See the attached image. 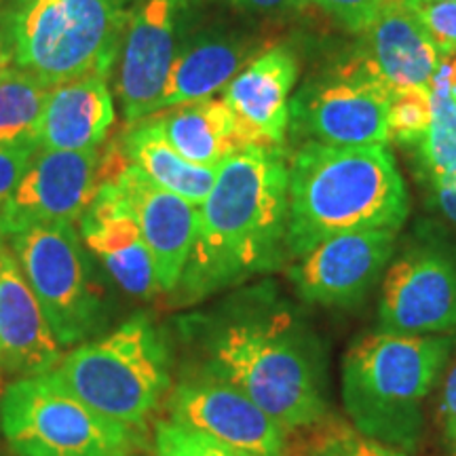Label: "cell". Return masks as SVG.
I'll list each match as a JSON object with an SVG mask.
<instances>
[{
	"instance_id": "1",
	"label": "cell",
	"mask_w": 456,
	"mask_h": 456,
	"mask_svg": "<svg viewBox=\"0 0 456 456\" xmlns=\"http://www.w3.org/2000/svg\"><path fill=\"white\" fill-rule=\"evenodd\" d=\"M289 167L283 148L243 146L224 159L199 208L178 292L186 305L275 271L288 256Z\"/></svg>"
},
{
	"instance_id": "2",
	"label": "cell",
	"mask_w": 456,
	"mask_h": 456,
	"mask_svg": "<svg viewBox=\"0 0 456 456\" xmlns=\"http://www.w3.org/2000/svg\"><path fill=\"white\" fill-rule=\"evenodd\" d=\"M201 370L226 380L283 429L302 431L328 416L322 342L288 306L266 302L209 330Z\"/></svg>"
},
{
	"instance_id": "3",
	"label": "cell",
	"mask_w": 456,
	"mask_h": 456,
	"mask_svg": "<svg viewBox=\"0 0 456 456\" xmlns=\"http://www.w3.org/2000/svg\"><path fill=\"white\" fill-rule=\"evenodd\" d=\"M408 214L406 182L387 146L305 142L292 159L288 222L292 258L342 232H399Z\"/></svg>"
},
{
	"instance_id": "4",
	"label": "cell",
	"mask_w": 456,
	"mask_h": 456,
	"mask_svg": "<svg viewBox=\"0 0 456 456\" xmlns=\"http://www.w3.org/2000/svg\"><path fill=\"white\" fill-rule=\"evenodd\" d=\"M454 340L440 334L363 336L342 362V403L362 436L412 452L425 429L423 402L446 368Z\"/></svg>"
},
{
	"instance_id": "5",
	"label": "cell",
	"mask_w": 456,
	"mask_h": 456,
	"mask_svg": "<svg viewBox=\"0 0 456 456\" xmlns=\"http://www.w3.org/2000/svg\"><path fill=\"white\" fill-rule=\"evenodd\" d=\"M131 15L127 0H17L3 43L11 61L55 87L110 74Z\"/></svg>"
},
{
	"instance_id": "6",
	"label": "cell",
	"mask_w": 456,
	"mask_h": 456,
	"mask_svg": "<svg viewBox=\"0 0 456 456\" xmlns=\"http://www.w3.org/2000/svg\"><path fill=\"white\" fill-rule=\"evenodd\" d=\"M167 340L146 315L127 319L104 338L85 342L51 370L100 414L144 429L171 385Z\"/></svg>"
},
{
	"instance_id": "7",
	"label": "cell",
	"mask_w": 456,
	"mask_h": 456,
	"mask_svg": "<svg viewBox=\"0 0 456 456\" xmlns=\"http://www.w3.org/2000/svg\"><path fill=\"white\" fill-rule=\"evenodd\" d=\"M0 431L15 456H134L144 448L142 429L100 414L51 370L4 391Z\"/></svg>"
},
{
	"instance_id": "8",
	"label": "cell",
	"mask_w": 456,
	"mask_h": 456,
	"mask_svg": "<svg viewBox=\"0 0 456 456\" xmlns=\"http://www.w3.org/2000/svg\"><path fill=\"white\" fill-rule=\"evenodd\" d=\"M393 89L363 51L317 70L289 102L296 138L328 146H387Z\"/></svg>"
},
{
	"instance_id": "9",
	"label": "cell",
	"mask_w": 456,
	"mask_h": 456,
	"mask_svg": "<svg viewBox=\"0 0 456 456\" xmlns=\"http://www.w3.org/2000/svg\"><path fill=\"white\" fill-rule=\"evenodd\" d=\"M9 239L60 346H72L94 334L100 298L89 283L74 224L32 226Z\"/></svg>"
},
{
	"instance_id": "10",
	"label": "cell",
	"mask_w": 456,
	"mask_h": 456,
	"mask_svg": "<svg viewBox=\"0 0 456 456\" xmlns=\"http://www.w3.org/2000/svg\"><path fill=\"white\" fill-rule=\"evenodd\" d=\"M379 330L393 334H444L456 328V252L437 241L408 248L387 269Z\"/></svg>"
},
{
	"instance_id": "11",
	"label": "cell",
	"mask_w": 456,
	"mask_h": 456,
	"mask_svg": "<svg viewBox=\"0 0 456 456\" xmlns=\"http://www.w3.org/2000/svg\"><path fill=\"white\" fill-rule=\"evenodd\" d=\"M102 146L91 151L38 148L20 186L0 212V237L32 226L74 224L100 188Z\"/></svg>"
},
{
	"instance_id": "12",
	"label": "cell",
	"mask_w": 456,
	"mask_h": 456,
	"mask_svg": "<svg viewBox=\"0 0 456 456\" xmlns=\"http://www.w3.org/2000/svg\"><path fill=\"white\" fill-rule=\"evenodd\" d=\"M169 420L254 456H285L289 431L254 399L218 376L199 370L182 379L167 399Z\"/></svg>"
},
{
	"instance_id": "13",
	"label": "cell",
	"mask_w": 456,
	"mask_h": 456,
	"mask_svg": "<svg viewBox=\"0 0 456 456\" xmlns=\"http://www.w3.org/2000/svg\"><path fill=\"white\" fill-rule=\"evenodd\" d=\"M188 0H144L131 15L118 57L117 94L131 127L157 112L180 51Z\"/></svg>"
},
{
	"instance_id": "14",
	"label": "cell",
	"mask_w": 456,
	"mask_h": 456,
	"mask_svg": "<svg viewBox=\"0 0 456 456\" xmlns=\"http://www.w3.org/2000/svg\"><path fill=\"white\" fill-rule=\"evenodd\" d=\"M397 231H353L330 237L288 269L296 294L323 306L357 305L395 254Z\"/></svg>"
},
{
	"instance_id": "15",
	"label": "cell",
	"mask_w": 456,
	"mask_h": 456,
	"mask_svg": "<svg viewBox=\"0 0 456 456\" xmlns=\"http://www.w3.org/2000/svg\"><path fill=\"white\" fill-rule=\"evenodd\" d=\"M300 77V57L275 45L254 57L226 85L224 102L243 146L283 148L289 127V94Z\"/></svg>"
},
{
	"instance_id": "16",
	"label": "cell",
	"mask_w": 456,
	"mask_h": 456,
	"mask_svg": "<svg viewBox=\"0 0 456 456\" xmlns=\"http://www.w3.org/2000/svg\"><path fill=\"white\" fill-rule=\"evenodd\" d=\"M112 184L138 220L142 235L155 260L159 289L174 292L195 243L199 208L157 186L140 167L127 163Z\"/></svg>"
},
{
	"instance_id": "17",
	"label": "cell",
	"mask_w": 456,
	"mask_h": 456,
	"mask_svg": "<svg viewBox=\"0 0 456 456\" xmlns=\"http://www.w3.org/2000/svg\"><path fill=\"white\" fill-rule=\"evenodd\" d=\"M61 359L41 302L21 271L11 245L0 237V370L34 376Z\"/></svg>"
},
{
	"instance_id": "18",
	"label": "cell",
	"mask_w": 456,
	"mask_h": 456,
	"mask_svg": "<svg viewBox=\"0 0 456 456\" xmlns=\"http://www.w3.org/2000/svg\"><path fill=\"white\" fill-rule=\"evenodd\" d=\"M81 232L87 248L100 256L108 273L125 292L144 298L157 292L155 260L138 220L112 182L98 188L87 212L83 214Z\"/></svg>"
},
{
	"instance_id": "19",
	"label": "cell",
	"mask_w": 456,
	"mask_h": 456,
	"mask_svg": "<svg viewBox=\"0 0 456 456\" xmlns=\"http://www.w3.org/2000/svg\"><path fill=\"white\" fill-rule=\"evenodd\" d=\"M262 41L237 30H208L182 45L171 66L157 112L167 108L214 98L216 91L243 70L254 57L262 53Z\"/></svg>"
},
{
	"instance_id": "20",
	"label": "cell",
	"mask_w": 456,
	"mask_h": 456,
	"mask_svg": "<svg viewBox=\"0 0 456 456\" xmlns=\"http://www.w3.org/2000/svg\"><path fill=\"white\" fill-rule=\"evenodd\" d=\"M114 118L108 74H85L51 87L32 135L43 151H91L104 144Z\"/></svg>"
},
{
	"instance_id": "21",
	"label": "cell",
	"mask_w": 456,
	"mask_h": 456,
	"mask_svg": "<svg viewBox=\"0 0 456 456\" xmlns=\"http://www.w3.org/2000/svg\"><path fill=\"white\" fill-rule=\"evenodd\" d=\"M363 53L389 87H429L444 55L408 0H389L368 28Z\"/></svg>"
},
{
	"instance_id": "22",
	"label": "cell",
	"mask_w": 456,
	"mask_h": 456,
	"mask_svg": "<svg viewBox=\"0 0 456 456\" xmlns=\"http://www.w3.org/2000/svg\"><path fill=\"white\" fill-rule=\"evenodd\" d=\"M123 151L129 161L144 171L157 186L186 199L197 208H201L208 199L218 175V167H203L186 161L169 144L159 114L131 125L125 135Z\"/></svg>"
},
{
	"instance_id": "23",
	"label": "cell",
	"mask_w": 456,
	"mask_h": 456,
	"mask_svg": "<svg viewBox=\"0 0 456 456\" xmlns=\"http://www.w3.org/2000/svg\"><path fill=\"white\" fill-rule=\"evenodd\" d=\"M165 138L186 161L220 167L222 161L243 148L235 121L222 100L188 102L159 112Z\"/></svg>"
},
{
	"instance_id": "24",
	"label": "cell",
	"mask_w": 456,
	"mask_h": 456,
	"mask_svg": "<svg viewBox=\"0 0 456 456\" xmlns=\"http://www.w3.org/2000/svg\"><path fill=\"white\" fill-rule=\"evenodd\" d=\"M431 123L425 138L414 148L423 178H437L456 171V85L440 74L431 83Z\"/></svg>"
},
{
	"instance_id": "25",
	"label": "cell",
	"mask_w": 456,
	"mask_h": 456,
	"mask_svg": "<svg viewBox=\"0 0 456 456\" xmlns=\"http://www.w3.org/2000/svg\"><path fill=\"white\" fill-rule=\"evenodd\" d=\"M51 85L20 66L0 70V140L32 135Z\"/></svg>"
},
{
	"instance_id": "26",
	"label": "cell",
	"mask_w": 456,
	"mask_h": 456,
	"mask_svg": "<svg viewBox=\"0 0 456 456\" xmlns=\"http://www.w3.org/2000/svg\"><path fill=\"white\" fill-rule=\"evenodd\" d=\"M306 442L300 444L298 456H410L385 444L362 436L355 427L342 420H319L309 427Z\"/></svg>"
},
{
	"instance_id": "27",
	"label": "cell",
	"mask_w": 456,
	"mask_h": 456,
	"mask_svg": "<svg viewBox=\"0 0 456 456\" xmlns=\"http://www.w3.org/2000/svg\"><path fill=\"white\" fill-rule=\"evenodd\" d=\"M431 123V91L429 87H408L395 89L391 94L389 129L391 142L416 148L425 138Z\"/></svg>"
},
{
	"instance_id": "28",
	"label": "cell",
	"mask_w": 456,
	"mask_h": 456,
	"mask_svg": "<svg viewBox=\"0 0 456 456\" xmlns=\"http://www.w3.org/2000/svg\"><path fill=\"white\" fill-rule=\"evenodd\" d=\"M155 456H254L174 420H161L155 431Z\"/></svg>"
},
{
	"instance_id": "29",
	"label": "cell",
	"mask_w": 456,
	"mask_h": 456,
	"mask_svg": "<svg viewBox=\"0 0 456 456\" xmlns=\"http://www.w3.org/2000/svg\"><path fill=\"white\" fill-rule=\"evenodd\" d=\"M37 151L38 146L34 135L0 140V212L15 192V188L20 186Z\"/></svg>"
},
{
	"instance_id": "30",
	"label": "cell",
	"mask_w": 456,
	"mask_h": 456,
	"mask_svg": "<svg viewBox=\"0 0 456 456\" xmlns=\"http://www.w3.org/2000/svg\"><path fill=\"white\" fill-rule=\"evenodd\" d=\"M315 7L349 32H366L389 0H302Z\"/></svg>"
},
{
	"instance_id": "31",
	"label": "cell",
	"mask_w": 456,
	"mask_h": 456,
	"mask_svg": "<svg viewBox=\"0 0 456 456\" xmlns=\"http://www.w3.org/2000/svg\"><path fill=\"white\" fill-rule=\"evenodd\" d=\"M408 3L440 47L442 55L456 53V3H423V0H408Z\"/></svg>"
},
{
	"instance_id": "32",
	"label": "cell",
	"mask_w": 456,
	"mask_h": 456,
	"mask_svg": "<svg viewBox=\"0 0 456 456\" xmlns=\"http://www.w3.org/2000/svg\"><path fill=\"white\" fill-rule=\"evenodd\" d=\"M440 425L446 437V444L452 448L456 454V363L450 368L442 385V397H440Z\"/></svg>"
},
{
	"instance_id": "33",
	"label": "cell",
	"mask_w": 456,
	"mask_h": 456,
	"mask_svg": "<svg viewBox=\"0 0 456 456\" xmlns=\"http://www.w3.org/2000/svg\"><path fill=\"white\" fill-rule=\"evenodd\" d=\"M429 188V201L433 208L440 212L444 218H448L456 224V171L437 178L425 180Z\"/></svg>"
},
{
	"instance_id": "34",
	"label": "cell",
	"mask_w": 456,
	"mask_h": 456,
	"mask_svg": "<svg viewBox=\"0 0 456 456\" xmlns=\"http://www.w3.org/2000/svg\"><path fill=\"white\" fill-rule=\"evenodd\" d=\"M224 3L243 11V13L283 15L288 11L300 7L302 0H224Z\"/></svg>"
},
{
	"instance_id": "35",
	"label": "cell",
	"mask_w": 456,
	"mask_h": 456,
	"mask_svg": "<svg viewBox=\"0 0 456 456\" xmlns=\"http://www.w3.org/2000/svg\"><path fill=\"white\" fill-rule=\"evenodd\" d=\"M11 66V55H9V49L7 45L0 41V70H4V68Z\"/></svg>"
},
{
	"instance_id": "36",
	"label": "cell",
	"mask_w": 456,
	"mask_h": 456,
	"mask_svg": "<svg viewBox=\"0 0 456 456\" xmlns=\"http://www.w3.org/2000/svg\"><path fill=\"white\" fill-rule=\"evenodd\" d=\"M423 3H456V0H423Z\"/></svg>"
},
{
	"instance_id": "37",
	"label": "cell",
	"mask_w": 456,
	"mask_h": 456,
	"mask_svg": "<svg viewBox=\"0 0 456 456\" xmlns=\"http://www.w3.org/2000/svg\"><path fill=\"white\" fill-rule=\"evenodd\" d=\"M134 456H146V454H140V452H138V454H134Z\"/></svg>"
}]
</instances>
